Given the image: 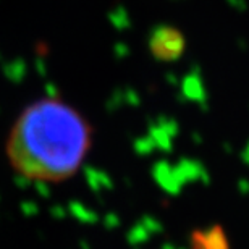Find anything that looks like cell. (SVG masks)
Segmentation results:
<instances>
[{"label": "cell", "instance_id": "3", "mask_svg": "<svg viewBox=\"0 0 249 249\" xmlns=\"http://www.w3.org/2000/svg\"><path fill=\"white\" fill-rule=\"evenodd\" d=\"M189 249H231L230 240L222 225H209L193 230L189 235Z\"/></svg>", "mask_w": 249, "mask_h": 249}, {"label": "cell", "instance_id": "2", "mask_svg": "<svg viewBox=\"0 0 249 249\" xmlns=\"http://www.w3.org/2000/svg\"><path fill=\"white\" fill-rule=\"evenodd\" d=\"M151 55L159 62H175L186 51V37L181 29L172 24H159L147 39Z\"/></svg>", "mask_w": 249, "mask_h": 249}, {"label": "cell", "instance_id": "1", "mask_svg": "<svg viewBox=\"0 0 249 249\" xmlns=\"http://www.w3.org/2000/svg\"><path fill=\"white\" fill-rule=\"evenodd\" d=\"M92 147V126L83 113L57 97L34 101L10 128L5 156L28 181L63 183L83 167Z\"/></svg>", "mask_w": 249, "mask_h": 249}]
</instances>
